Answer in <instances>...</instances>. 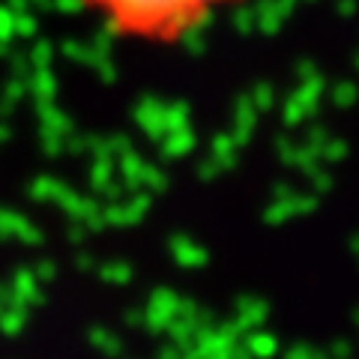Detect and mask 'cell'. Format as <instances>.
<instances>
[{"mask_svg":"<svg viewBox=\"0 0 359 359\" xmlns=\"http://www.w3.org/2000/svg\"><path fill=\"white\" fill-rule=\"evenodd\" d=\"M114 39L132 45H180L245 0H75Z\"/></svg>","mask_w":359,"mask_h":359,"instance_id":"obj_1","label":"cell"}]
</instances>
